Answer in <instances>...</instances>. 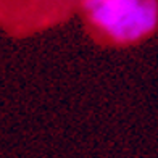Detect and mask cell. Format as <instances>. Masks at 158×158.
<instances>
[{"label": "cell", "instance_id": "6da1fadb", "mask_svg": "<svg viewBox=\"0 0 158 158\" xmlns=\"http://www.w3.org/2000/svg\"><path fill=\"white\" fill-rule=\"evenodd\" d=\"M84 18L98 39L134 45L158 29V0H84Z\"/></svg>", "mask_w": 158, "mask_h": 158}]
</instances>
